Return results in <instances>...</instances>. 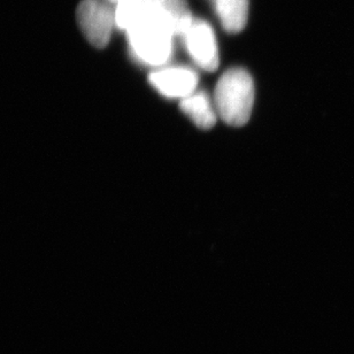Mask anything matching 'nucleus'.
Returning <instances> with one entry per match:
<instances>
[{"label": "nucleus", "mask_w": 354, "mask_h": 354, "mask_svg": "<svg viewBox=\"0 0 354 354\" xmlns=\"http://www.w3.org/2000/svg\"><path fill=\"white\" fill-rule=\"evenodd\" d=\"M214 105L218 115L230 126L242 127L249 121L254 102V84L245 69H229L218 80Z\"/></svg>", "instance_id": "nucleus-1"}, {"label": "nucleus", "mask_w": 354, "mask_h": 354, "mask_svg": "<svg viewBox=\"0 0 354 354\" xmlns=\"http://www.w3.org/2000/svg\"><path fill=\"white\" fill-rule=\"evenodd\" d=\"M130 51L144 65L160 67L171 59L174 35L145 12L126 30Z\"/></svg>", "instance_id": "nucleus-2"}, {"label": "nucleus", "mask_w": 354, "mask_h": 354, "mask_svg": "<svg viewBox=\"0 0 354 354\" xmlns=\"http://www.w3.org/2000/svg\"><path fill=\"white\" fill-rule=\"evenodd\" d=\"M77 24L84 37L95 48L109 44L115 24V8L106 0H82L76 12Z\"/></svg>", "instance_id": "nucleus-3"}, {"label": "nucleus", "mask_w": 354, "mask_h": 354, "mask_svg": "<svg viewBox=\"0 0 354 354\" xmlns=\"http://www.w3.org/2000/svg\"><path fill=\"white\" fill-rule=\"evenodd\" d=\"M187 53L201 68L214 72L220 64L218 43L211 24L194 19L182 34Z\"/></svg>", "instance_id": "nucleus-4"}, {"label": "nucleus", "mask_w": 354, "mask_h": 354, "mask_svg": "<svg viewBox=\"0 0 354 354\" xmlns=\"http://www.w3.org/2000/svg\"><path fill=\"white\" fill-rule=\"evenodd\" d=\"M151 86L167 98L180 100L196 92L197 73L185 67H167L151 73Z\"/></svg>", "instance_id": "nucleus-5"}, {"label": "nucleus", "mask_w": 354, "mask_h": 354, "mask_svg": "<svg viewBox=\"0 0 354 354\" xmlns=\"http://www.w3.org/2000/svg\"><path fill=\"white\" fill-rule=\"evenodd\" d=\"M144 12L174 36H182L194 20L187 0H144Z\"/></svg>", "instance_id": "nucleus-6"}, {"label": "nucleus", "mask_w": 354, "mask_h": 354, "mask_svg": "<svg viewBox=\"0 0 354 354\" xmlns=\"http://www.w3.org/2000/svg\"><path fill=\"white\" fill-rule=\"evenodd\" d=\"M180 109L201 129H211L216 123V109L204 92H194L180 100Z\"/></svg>", "instance_id": "nucleus-7"}, {"label": "nucleus", "mask_w": 354, "mask_h": 354, "mask_svg": "<svg viewBox=\"0 0 354 354\" xmlns=\"http://www.w3.org/2000/svg\"><path fill=\"white\" fill-rule=\"evenodd\" d=\"M222 27L229 34H237L248 24L250 0H212Z\"/></svg>", "instance_id": "nucleus-8"}, {"label": "nucleus", "mask_w": 354, "mask_h": 354, "mask_svg": "<svg viewBox=\"0 0 354 354\" xmlns=\"http://www.w3.org/2000/svg\"><path fill=\"white\" fill-rule=\"evenodd\" d=\"M144 0H118L115 3L116 27L126 31L143 10Z\"/></svg>", "instance_id": "nucleus-9"}, {"label": "nucleus", "mask_w": 354, "mask_h": 354, "mask_svg": "<svg viewBox=\"0 0 354 354\" xmlns=\"http://www.w3.org/2000/svg\"><path fill=\"white\" fill-rule=\"evenodd\" d=\"M106 1H109V3H112V5H115L116 1H118V0H106Z\"/></svg>", "instance_id": "nucleus-10"}]
</instances>
